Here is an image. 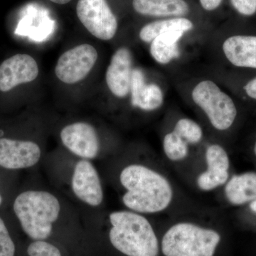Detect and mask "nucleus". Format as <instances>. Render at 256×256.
<instances>
[{
	"mask_svg": "<svg viewBox=\"0 0 256 256\" xmlns=\"http://www.w3.org/2000/svg\"><path fill=\"white\" fill-rule=\"evenodd\" d=\"M192 97L215 129L226 130L232 127L236 118V107L232 98L214 82L204 80L198 82L192 90Z\"/></svg>",
	"mask_w": 256,
	"mask_h": 256,
	"instance_id": "obj_5",
	"label": "nucleus"
},
{
	"mask_svg": "<svg viewBox=\"0 0 256 256\" xmlns=\"http://www.w3.org/2000/svg\"><path fill=\"white\" fill-rule=\"evenodd\" d=\"M244 90L249 97L256 100V78L248 82L244 87Z\"/></svg>",
	"mask_w": 256,
	"mask_h": 256,
	"instance_id": "obj_27",
	"label": "nucleus"
},
{
	"mask_svg": "<svg viewBox=\"0 0 256 256\" xmlns=\"http://www.w3.org/2000/svg\"><path fill=\"white\" fill-rule=\"evenodd\" d=\"M41 149L32 141L0 138V166L9 170L31 168L40 161Z\"/></svg>",
	"mask_w": 256,
	"mask_h": 256,
	"instance_id": "obj_10",
	"label": "nucleus"
},
{
	"mask_svg": "<svg viewBox=\"0 0 256 256\" xmlns=\"http://www.w3.org/2000/svg\"><path fill=\"white\" fill-rule=\"evenodd\" d=\"M230 2L240 14L252 16L256 12V0H230Z\"/></svg>",
	"mask_w": 256,
	"mask_h": 256,
	"instance_id": "obj_25",
	"label": "nucleus"
},
{
	"mask_svg": "<svg viewBox=\"0 0 256 256\" xmlns=\"http://www.w3.org/2000/svg\"><path fill=\"white\" fill-rule=\"evenodd\" d=\"M28 254L30 256H62L58 248L44 240L32 242L28 246Z\"/></svg>",
	"mask_w": 256,
	"mask_h": 256,
	"instance_id": "obj_23",
	"label": "nucleus"
},
{
	"mask_svg": "<svg viewBox=\"0 0 256 256\" xmlns=\"http://www.w3.org/2000/svg\"><path fill=\"white\" fill-rule=\"evenodd\" d=\"M15 245L4 220L0 218V256H14Z\"/></svg>",
	"mask_w": 256,
	"mask_h": 256,
	"instance_id": "obj_24",
	"label": "nucleus"
},
{
	"mask_svg": "<svg viewBox=\"0 0 256 256\" xmlns=\"http://www.w3.org/2000/svg\"><path fill=\"white\" fill-rule=\"evenodd\" d=\"M173 131L188 144H197L200 142L203 138L202 128L191 119H180L175 124Z\"/></svg>",
	"mask_w": 256,
	"mask_h": 256,
	"instance_id": "obj_21",
	"label": "nucleus"
},
{
	"mask_svg": "<svg viewBox=\"0 0 256 256\" xmlns=\"http://www.w3.org/2000/svg\"><path fill=\"white\" fill-rule=\"evenodd\" d=\"M182 31H170L156 36L151 42L150 54L160 64H168L180 55L178 42L183 36Z\"/></svg>",
	"mask_w": 256,
	"mask_h": 256,
	"instance_id": "obj_17",
	"label": "nucleus"
},
{
	"mask_svg": "<svg viewBox=\"0 0 256 256\" xmlns=\"http://www.w3.org/2000/svg\"><path fill=\"white\" fill-rule=\"evenodd\" d=\"M52 2L55 3V4H65L67 3L70 2L72 0H50Z\"/></svg>",
	"mask_w": 256,
	"mask_h": 256,
	"instance_id": "obj_28",
	"label": "nucleus"
},
{
	"mask_svg": "<svg viewBox=\"0 0 256 256\" xmlns=\"http://www.w3.org/2000/svg\"><path fill=\"white\" fill-rule=\"evenodd\" d=\"M194 28L191 20L185 18H173L158 20L148 24L140 32V38L142 42L150 43L156 36L170 31L188 32Z\"/></svg>",
	"mask_w": 256,
	"mask_h": 256,
	"instance_id": "obj_18",
	"label": "nucleus"
},
{
	"mask_svg": "<svg viewBox=\"0 0 256 256\" xmlns=\"http://www.w3.org/2000/svg\"><path fill=\"white\" fill-rule=\"evenodd\" d=\"M220 242V234L190 222L172 226L162 239L164 256H214Z\"/></svg>",
	"mask_w": 256,
	"mask_h": 256,
	"instance_id": "obj_4",
	"label": "nucleus"
},
{
	"mask_svg": "<svg viewBox=\"0 0 256 256\" xmlns=\"http://www.w3.org/2000/svg\"><path fill=\"white\" fill-rule=\"evenodd\" d=\"M72 190L84 203L98 206L104 200V192L97 170L90 162L80 160L75 166L72 178Z\"/></svg>",
	"mask_w": 256,
	"mask_h": 256,
	"instance_id": "obj_11",
	"label": "nucleus"
},
{
	"mask_svg": "<svg viewBox=\"0 0 256 256\" xmlns=\"http://www.w3.org/2000/svg\"><path fill=\"white\" fill-rule=\"evenodd\" d=\"M223 0H200L202 8L206 11H214L218 9Z\"/></svg>",
	"mask_w": 256,
	"mask_h": 256,
	"instance_id": "obj_26",
	"label": "nucleus"
},
{
	"mask_svg": "<svg viewBox=\"0 0 256 256\" xmlns=\"http://www.w3.org/2000/svg\"><path fill=\"white\" fill-rule=\"evenodd\" d=\"M250 208L252 210V212L256 213V200H254V201L250 202Z\"/></svg>",
	"mask_w": 256,
	"mask_h": 256,
	"instance_id": "obj_29",
	"label": "nucleus"
},
{
	"mask_svg": "<svg viewBox=\"0 0 256 256\" xmlns=\"http://www.w3.org/2000/svg\"><path fill=\"white\" fill-rule=\"evenodd\" d=\"M228 172L213 171L206 169L197 178V185L205 192L212 191L228 182Z\"/></svg>",
	"mask_w": 256,
	"mask_h": 256,
	"instance_id": "obj_22",
	"label": "nucleus"
},
{
	"mask_svg": "<svg viewBox=\"0 0 256 256\" xmlns=\"http://www.w3.org/2000/svg\"><path fill=\"white\" fill-rule=\"evenodd\" d=\"M163 150L165 156L171 161H182L188 156V144L172 131L164 136Z\"/></svg>",
	"mask_w": 256,
	"mask_h": 256,
	"instance_id": "obj_19",
	"label": "nucleus"
},
{
	"mask_svg": "<svg viewBox=\"0 0 256 256\" xmlns=\"http://www.w3.org/2000/svg\"><path fill=\"white\" fill-rule=\"evenodd\" d=\"M64 146L76 156L84 159H94L98 154V136L95 128L87 122L68 124L60 131Z\"/></svg>",
	"mask_w": 256,
	"mask_h": 256,
	"instance_id": "obj_8",
	"label": "nucleus"
},
{
	"mask_svg": "<svg viewBox=\"0 0 256 256\" xmlns=\"http://www.w3.org/2000/svg\"><path fill=\"white\" fill-rule=\"evenodd\" d=\"M254 152H255V154L256 156V142L255 144V146H254Z\"/></svg>",
	"mask_w": 256,
	"mask_h": 256,
	"instance_id": "obj_30",
	"label": "nucleus"
},
{
	"mask_svg": "<svg viewBox=\"0 0 256 256\" xmlns=\"http://www.w3.org/2000/svg\"><path fill=\"white\" fill-rule=\"evenodd\" d=\"M132 6L138 14L152 18H184L190 12L185 0H133Z\"/></svg>",
	"mask_w": 256,
	"mask_h": 256,
	"instance_id": "obj_15",
	"label": "nucleus"
},
{
	"mask_svg": "<svg viewBox=\"0 0 256 256\" xmlns=\"http://www.w3.org/2000/svg\"><path fill=\"white\" fill-rule=\"evenodd\" d=\"M225 196L229 203L239 206L256 200V172L234 175L226 183Z\"/></svg>",
	"mask_w": 256,
	"mask_h": 256,
	"instance_id": "obj_16",
	"label": "nucleus"
},
{
	"mask_svg": "<svg viewBox=\"0 0 256 256\" xmlns=\"http://www.w3.org/2000/svg\"><path fill=\"white\" fill-rule=\"evenodd\" d=\"M14 210L26 235L34 240H41L52 234L60 205L58 198L50 192L26 191L16 197Z\"/></svg>",
	"mask_w": 256,
	"mask_h": 256,
	"instance_id": "obj_3",
	"label": "nucleus"
},
{
	"mask_svg": "<svg viewBox=\"0 0 256 256\" xmlns=\"http://www.w3.org/2000/svg\"><path fill=\"white\" fill-rule=\"evenodd\" d=\"M132 55L126 47L116 50L106 72V80L109 90L114 96L124 98L130 92Z\"/></svg>",
	"mask_w": 256,
	"mask_h": 256,
	"instance_id": "obj_12",
	"label": "nucleus"
},
{
	"mask_svg": "<svg viewBox=\"0 0 256 256\" xmlns=\"http://www.w3.org/2000/svg\"><path fill=\"white\" fill-rule=\"evenodd\" d=\"M109 218V238L114 248L127 256H158L159 242L146 217L132 210H118Z\"/></svg>",
	"mask_w": 256,
	"mask_h": 256,
	"instance_id": "obj_2",
	"label": "nucleus"
},
{
	"mask_svg": "<svg viewBox=\"0 0 256 256\" xmlns=\"http://www.w3.org/2000/svg\"><path fill=\"white\" fill-rule=\"evenodd\" d=\"M206 169L218 172H228L230 168V160L228 153L220 144H212L206 149Z\"/></svg>",
	"mask_w": 256,
	"mask_h": 256,
	"instance_id": "obj_20",
	"label": "nucleus"
},
{
	"mask_svg": "<svg viewBox=\"0 0 256 256\" xmlns=\"http://www.w3.org/2000/svg\"><path fill=\"white\" fill-rule=\"evenodd\" d=\"M223 50L226 58L236 66L256 68V36L229 37L224 42Z\"/></svg>",
	"mask_w": 256,
	"mask_h": 256,
	"instance_id": "obj_14",
	"label": "nucleus"
},
{
	"mask_svg": "<svg viewBox=\"0 0 256 256\" xmlns=\"http://www.w3.org/2000/svg\"><path fill=\"white\" fill-rule=\"evenodd\" d=\"M97 60V50L92 45H78L60 56L56 65V76L64 84H76L88 75Z\"/></svg>",
	"mask_w": 256,
	"mask_h": 256,
	"instance_id": "obj_7",
	"label": "nucleus"
},
{
	"mask_svg": "<svg viewBox=\"0 0 256 256\" xmlns=\"http://www.w3.org/2000/svg\"><path fill=\"white\" fill-rule=\"evenodd\" d=\"M131 104L144 111L156 110L164 102L162 90L156 84H146L144 74L134 70L131 77Z\"/></svg>",
	"mask_w": 256,
	"mask_h": 256,
	"instance_id": "obj_13",
	"label": "nucleus"
},
{
	"mask_svg": "<svg viewBox=\"0 0 256 256\" xmlns=\"http://www.w3.org/2000/svg\"><path fill=\"white\" fill-rule=\"evenodd\" d=\"M2 198L1 195H0V205L2 204Z\"/></svg>",
	"mask_w": 256,
	"mask_h": 256,
	"instance_id": "obj_31",
	"label": "nucleus"
},
{
	"mask_svg": "<svg viewBox=\"0 0 256 256\" xmlns=\"http://www.w3.org/2000/svg\"><path fill=\"white\" fill-rule=\"evenodd\" d=\"M38 73V64L31 56H13L0 65V90L8 92L20 84L34 82Z\"/></svg>",
	"mask_w": 256,
	"mask_h": 256,
	"instance_id": "obj_9",
	"label": "nucleus"
},
{
	"mask_svg": "<svg viewBox=\"0 0 256 256\" xmlns=\"http://www.w3.org/2000/svg\"><path fill=\"white\" fill-rule=\"evenodd\" d=\"M76 13L92 36L104 41L116 36L118 24L106 0H78Z\"/></svg>",
	"mask_w": 256,
	"mask_h": 256,
	"instance_id": "obj_6",
	"label": "nucleus"
},
{
	"mask_svg": "<svg viewBox=\"0 0 256 256\" xmlns=\"http://www.w3.org/2000/svg\"><path fill=\"white\" fill-rule=\"evenodd\" d=\"M126 190L124 206L139 214H156L166 210L173 200V188L164 175L142 164H130L120 175Z\"/></svg>",
	"mask_w": 256,
	"mask_h": 256,
	"instance_id": "obj_1",
	"label": "nucleus"
}]
</instances>
